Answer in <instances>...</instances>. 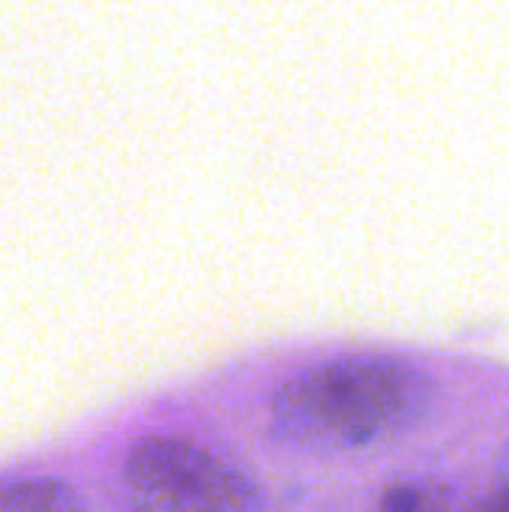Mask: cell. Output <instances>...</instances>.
Returning <instances> with one entry per match:
<instances>
[{
    "instance_id": "1",
    "label": "cell",
    "mask_w": 509,
    "mask_h": 512,
    "mask_svg": "<svg viewBox=\"0 0 509 512\" xmlns=\"http://www.w3.org/2000/svg\"><path fill=\"white\" fill-rule=\"evenodd\" d=\"M420 492L411 486H393L381 495V512H420Z\"/></svg>"
},
{
    "instance_id": "2",
    "label": "cell",
    "mask_w": 509,
    "mask_h": 512,
    "mask_svg": "<svg viewBox=\"0 0 509 512\" xmlns=\"http://www.w3.org/2000/svg\"><path fill=\"white\" fill-rule=\"evenodd\" d=\"M489 512H509V483L492 498V507H489Z\"/></svg>"
}]
</instances>
